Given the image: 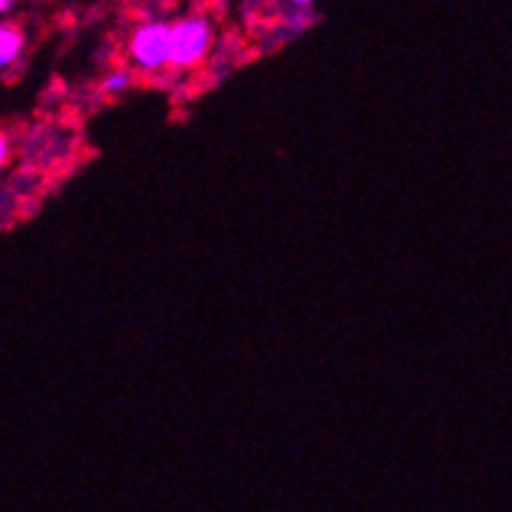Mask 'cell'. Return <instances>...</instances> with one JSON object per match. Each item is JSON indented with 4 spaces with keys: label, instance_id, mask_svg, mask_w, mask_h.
I'll use <instances>...</instances> for the list:
<instances>
[{
    "label": "cell",
    "instance_id": "obj_1",
    "mask_svg": "<svg viewBox=\"0 0 512 512\" xmlns=\"http://www.w3.org/2000/svg\"><path fill=\"white\" fill-rule=\"evenodd\" d=\"M212 45V30L202 18H189L170 28V63L177 68H192Z\"/></svg>",
    "mask_w": 512,
    "mask_h": 512
},
{
    "label": "cell",
    "instance_id": "obj_2",
    "mask_svg": "<svg viewBox=\"0 0 512 512\" xmlns=\"http://www.w3.org/2000/svg\"><path fill=\"white\" fill-rule=\"evenodd\" d=\"M132 58L137 68L155 73L170 63V25L150 23L132 38Z\"/></svg>",
    "mask_w": 512,
    "mask_h": 512
},
{
    "label": "cell",
    "instance_id": "obj_3",
    "mask_svg": "<svg viewBox=\"0 0 512 512\" xmlns=\"http://www.w3.org/2000/svg\"><path fill=\"white\" fill-rule=\"evenodd\" d=\"M23 48V35L10 25H0V68L13 63Z\"/></svg>",
    "mask_w": 512,
    "mask_h": 512
},
{
    "label": "cell",
    "instance_id": "obj_4",
    "mask_svg": "<svg viewBox=\"0 0 512 512\" xmlns=\"http://www.w3.org/2000/svg\"><path fill=\"white\" fill-rule=\"evenodd\" d=\"M130 85H132L130 70H117V73H112L110 78L102 83V92H107V95H117V92L127 90Z\"/></svg>",
    "mask_w": 512,
    "mask_h": 512
},
{
    "label": "cell",
    "instance_id": "obj_5",
    "mask_svg": "<svg viewBox=\"0 0 512 512\" xmlns=\"http://www.w3.org/2000/svg\"><path fill=\"white\" fill-rule=\"evenodd\" d=\"M5 160H8V140L0 135V165H5Z\"/></svg>",
    "mask_w": 512,
    "mask_h": 512
},
{
    "label": "cell",
    "instance_id": "obj_6",
    "mask_svg": "<svg viewBox=\"0 0 512 512\" xmlns=\"http://www.w3.org/2000/svg\"><path fill=\"white\" fill-rule=\"evenodd\" d=\"M291 5H294V8H309L311 3H314V0H289Z\"/></svg>",
    "mask_w": 512,
    "mask_h": 512
},
{
    "label": "cell",
    "instance_id": "obj_7",
    "mask_svg": "<svg viewBox=\"0 0 512 512\" xmlns=\"http://www.w3.org/2000/svg\"><path fill=\"white\" fill-rule=\"evenodd\" d=\"M13 3H15V0H0V10H8Z\"/></svg>",
    "mask_w": 512,
    "mask_h": 512
}]
</instances>
